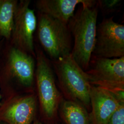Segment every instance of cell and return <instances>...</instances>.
I'll return each instance as SVG.
<instances>
[{"instance_id":"cell-1","label":"cell","mask_w":124,"mask_h":124,"mask_svg":"<svg viewBox=\"0 0 124 124\" xmlns=\"http://www.w3.org/2000/svg\"><path fill=\"white\" fill-rule=\"evenodd\" d=\"M67 26L74 39L71 55L86 71L94 49L98 15V7L80 5Z\"/></svg>"},{"instance_id":"cell-2","label":"cell","mask_w":124,"mask_h":124,"mask_svg":"<svg viewBox=\"0 0 124 124\" xmlns=\"http://www.w3.org/2000/svg\"><path fill=\"white\" fill-rule=\"evenodd\" d=\"M51 62L62 97L80 103L87 110L91 109L92 85L85 72L75 62L71 53Z\"/></svg>"},{"instance_id":"cell-3","label":"cell","mask_w":124,"mask_h":124,"mask_svg":"<svg viewBox=\"0 0 124 124\" xmlns=\"http://www.w3.org/2000/svg\"><path fill=\"white\" fill-rule=\"evenodd\" d=\"M36 58L35 77L40 114L45 122L53 124L57 119L63 97L57 86L51 61L40 49L36 50Z\"/></svg>"},{"instance_id":"cell-4","label":"cell","mask_w":124,"mask_h":124,"mask_svg":"<svg viewBox=\"0 0 124 124\" xmlns=\"http://www.w3.org/2000/svg\"><path fill=\"white\" fill-rule=\"evenodd\" d=\"M92 85L106 90L124 102V57L106 58L92 57L85 71Z\"/></svg>"},{"instance_id":"cell-5","label":"cell","mask_w":124,"mask_h":124,"mask_svg":"<svg viewBox=\"0 0 124 124\" xmlns=\"http://www.w3.org/2000/svg\"><path fill=\"white\" fill-rule=\"evenodd\" d=\"M37 28L40 44L51 61L71 53L73 39L67 24L39 13Z\"/></svg>"},{"instance_id":"cell-6","label":"cell","mask_w":124,"mask_h":124,"mask_svg":"<svg viewBox=\"0 0 124 124\" xmlns=\"http://www.w3.org/2000/svg\"><path fill=\"white\" fill-rule=\"evenodd\" d=\"M93 56L106 58L124 57V25L113 17L103 19L97 26Z\"/></svg>"},{"instance_id":"cell-7","label":"cell","mask_w":124,"mask_h":124,"mask_svg":"<svg viewBox=\"0 0 124 124\" xmlns=\"http://www.w3.org/2000/svg\"><path fill=\"white\" fill-rule=\"evenodd\" d=\"M30 0H22L15 11L12 33L18 49L30 55L35 54L34 34L37 20L35 11L30 8Z\"/></svg>"},{"instance_id":"cell-8","label":"cell","mask_w":124,"mask_h":124,"mask_svg":"<svg viewBox=\"0 0 124 124\" xmlns=\"http://www.w3.org/2000/svg\"><path fill=\"white\" fill-rule=\"evenodd\" d=\"M34 93L16 98L4 106H0V121L7 124H32L37 108Z\"/></svg>"},{"instance_id":"cell-9","label":"cell","mask_w":124,"mask_h":124,"mask_svg":"<svg viewBox=\"0 0 124 124\" xmlns=\"http://www.w3.org/2000/svg\"><path fill=\"white\" fill-rule=\"evenodd\" d=\"M92 124H108L120 103L112 93L104 89L91 86L90 93Z\"/></svg>"},{"instance_id":"cell-10","label":"cell","mask_w":124,"mask_h":124,"mask_svg":"<svg viewBox=\"0 0 124 124\" xmlns=\"http://www.w3.org/2000/svg\"><path fill=\"white\" fill-rule=\"evenodd\" d=\"M90 7L97 5L96 0H40L36 2L39 13L46 14L68 24L75 14L78 5Z\"/></svg>"},{"instance_id":"cell-11","label":"cell","mask_w":124,"mask_h":124,"mask_svg":"<svg viewBox=\"0 0 124 124\" xmlns=\"http://www.w3.org/2000/svg\"><path fill=\"white\" fill-rule=\"evenodd\" d=\"M9 65L11 73L25 87L31 88L35 77V62L31 55L17 47L11 50Z\"/></svg>"},{"instance_id":"cell-12","label":"cell","mask_w":124,"mask_h":124,"mask_svg":"<svg viewBox=\"0 0 124 124\" xmlns=\"http://www.w3.org/2000/svg\"><path fill=\"white\" fill-rule=\"evenodd\" d=\"M58 111L65 124H92L88 110L79 102L63 97Z\"/></svg>"},{"instance_id":"cell-13","label":"cell","mask_w":124,"mask_h":124,"mask_svg":"<svg viewBox=\"0 0 124 124\" xmlns=\"http://www.w3.org/2000/svg\"><path fill=\"white\" fill-rule=\"evenodd\" d=\"M17 0H0V36L10 38L13 30Z\"/></svg>"},{"instance_id":"cell-14","label":"cell","mask_w":124,"mask_h":124,"mask_svg":"<svg viewBox=\"0 0 124 124\" xmlns=\"http://www.w3.org/2000/svg\"><path fill=\"white\" fill-rule=\"evenodd\" d=\"M120 3L121 1L119 0H101L97 1V6L103 13H108L115 11Z\"/></svg>"},{"instance_id":"cell-15","label":"cell","mask_w":124,"mask_h":124,"mask_svg":"<svg viewBox=\"0 0 124 124\" xmlns=\"http://www.w3.org/2000/svg\"><path fill=\"white\" fill-rule=\"evenodd\" d=\"M108 124H124V102L120 103L111 116Z\"/></svg>"},{"instance_id":"cell-16","label":"cell","mask_w":124,"mask_h":124,"mask_svg":"<svg viewBox=\"0 0 124 124\" xmlns=\"http://www.w3.org/2000/svg\"><path fill=\"white\" fill-rule=\"evenodd\" d=\"M32 124H43L42 123H41L40 121L37 120H34V121L33 122V123Z\"/></svg>"},{"instance_id":"cell-17","label":"cell","mask_w":124,"mask_h":124,"mask_svg":"<svg viewBox=\"0 0 124 124\" xmlns=\"http://www.w3.org/2000/svg\"><path fill=\"white\" fill-rule=\"evenodd\" d=\"M1 105V96H0V106Z\"/></svg>"},{"instance_id":"cell-18","label":"cell","mask_w":124,"mask_h":124,"mask_svg":"<svg viewBox=\"0 0 124 124\" xmlns=\"http://www.w3.org/2000/svg\"><path fill=\"white\" fill-rule=\"evenodd\" d=\"M0 124H6V123H5L4 122H0Z\"/></svg>"}]
</instances>
